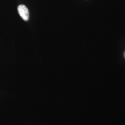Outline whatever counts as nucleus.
Returning <instances> with one entry per match:
<instances>
[{"mask_svg":"<svg viewBox=\"0 0 125 125\" xmlns=\"http://www.w3.org/2000/svg\"><path fill=\"white\" fill-rule=\"evenodd\" d=\"M18 13L23 20L27 21L29 17V13L27 7L24 5H20L18 7Z\"/></svg>","mask_w":125,"mask_h":125,"instance_id":"obj_1","label":"nucleus"},{"mask_svg":"<svg viewBox=\"0 0 125 125\" xmlns=\"http://www.w3.org/2000/svg\"><path fill=\"white\" fill-rule=\"evenodd\" d=\"M124 57H125V52H124Z\"/></svg>","mask_w":125,"mask_h":125,"instance_id":"obj_2","label":"nucleus"}]
</instances>
